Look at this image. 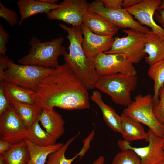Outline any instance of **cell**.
<instances>
[{
  "label": "cell",
  "mask_w": 164,
  "mask_h": 164,
  "mask_svg": "<svg viewBox=\"0 0 164 164\" xmlns=\"http://www.w3.org/2000/svg\"><path fill=\"white\" fill-rule=\"evenodd\" d=\"M87 89L68 65H58L36 86L35 105L42 110L89 108Z\"/></svg>",
  "instance_id": "obj_1"
},
{
  "label": "cell",
  "mask_w": 164,
  "mask_h": 164,
  "mask_svg": "<svg viewBox=\"0 0 164 164\" xmlns=\"http://www.w3.org/2000/svg\"><path fill=\"white\" fill-rule=\"evenodd\" d=\"M59 26L67 32L70 44L69 53L63 54L65 63L73 71L87 90L95 88L99 76L95 69L94 59L87 57L82 47L84 38L81 26L69 27L60 23Z\"/></svg>",
  "instance_id": "obj_2"
},
{
  "label": "cell",
  "mask_w": 164,
  "mask_h": 164,
  "mask_svg": "<svg viewBox=\"0 0 164 164\" xmlns=\"http://www.w3.org/2000/svg\"><path fill=\"white\" fill-rule=\"evenodd\" d=\"M55 68L29 65H18L7 56L0 55V80L34 90L45 76Z\"/></svg>",
  "instance_id": "obj_3"
},
{
  "label": "cell",
  "mask_w": 164,
  "mask_h": 164,
  "mask_svg": "<svg viewBox=\"0 0 164 164\" xmlns=\"http://www.w3.org/2000/svg\"><path fill=\"white\" fill-rule=\"evenodd\" d=\"M64 40L60 36L49 41L42 42L36 37L30 39L31 46L29 53L17 60L20 64L35 65L49 68H55L58 64L59 57L66 52L62 45Z\"/></svg>",
  "instance_id": "obj_4"
},
{
  "label": "cell",
  "mask_w": 164,
  "mask_h": 164,
  "mask_svg": "<svg viewBox=\"0 0 164 164\" xmlns=\"http://www.w3.org/2000/svg\"><path fill=\"white\" fill-rule=\"evenodd\" d=\"M137 82V75L118 73L99 76L95 88L108 95L116 104L127 107L132 101L131 92L135 89Z\"/></svg>",
  "instance_id": "obj_5"
},
{
  "label": "cell",
  "mask_w": 164,
  "mask_h": 164,
  "mask_svg": "<svg viewBox=\"0 0 164 164\" xmlns=\"http://www.w3.org/2000/svg\"><path fill=\"white\" fill-rule=\"evenodd\" d=\"M122 31L127 36L115 37L111 49L104 53H121L132 63H138L146 54L144 49L152 30L146 33L132 29H122Z\"/></svg>",
  "instance_id": "obj_6"
},
{
  "label": "cell",
  "mask_w": 164,
  "mask_h": 164,
  "mask_svg": "<svg viewBox=\"0 0 164 164\" xmlns=\"http://www.w3.org/2000/svg\"><path fill=\"white\" fill-rule=\"evenodd\" d=\"M153 97L150 94H139L123 111V114L146 125L157 136L162 138L164 125L160 123L154 114Z\"/></svg>",
  "instance_id": "obj_7"
},
{
  "label": "cell",
  "mask_w": 164,
  "mask_h": 164,
  "mask_svg": "<svg viewBox=\"0 0 164 164\" xmlns=\"http://www.w3.org/2000/svg\"><path fill=\"white\" fill-rule=\"evenodd\" d=\"M94 63L96 71L99 76L118 73L134 76L137 74L133 63L121 53H101L94 59Z\"/></svg>",
  "instance_id": "obj_8"
},
{
  "label": "cell",
  "mask_w": 164,
  "mask_h": 164,
  "mask_svg": "<svg viewBox=\"0 0 164 164\" xmlns=\"http://www.w3.org/2000/svg\"><path fill=\"white\" fill-rule=\"evenodd\" d=\"M88 11L102 16L119 28H128L146 33L150 29L142 26L134 19L133 16L125 9H110L105 8L101 0H96L88 3Z\"/></svg>",
  "instance_id": "obj_9"
},
{
  "label": "cell",
  "mask_w": 164,
  "mask_h": 164,
  "mask_svg": "<svg viewBox=\"0 0 164 164\" xmlns=\"http://www.w3.org/2000/svg\"><path fill=\"white\" fill-rule=\"evenodd\" d=\"M145 141L149 142L145 147H136L130 145L124 140H119L118 145L122 151L131 149L139 157L141 164H159L164 159V150L162 145V138L149 129Z\"/></svg>",
  "instance_id": "obj_10"
},
{
  "label": "cell",
  "mask_w": 164,
  "mask_h": 164,
  "mask_svg": "<svg viewBox=\"0 0 164 164\" xmlns=\"http://www.w3.org/2000/svg\"><path fill=\"white\" fill-rule=\"evenodd\" d=\"M58 8L46 14L51 20L62 21L72 26H81L88 11V3L85 0H64Z\"/></svg>",
  "instance_id": "obj_11"
},
{
  "label": "cell",
  "mask_w": 164,
  "mask_h": 164,
  "mask_svg": "<svg viewBox=\"0 0 164 164\" xmlns=\"http://www.w3.org/2000/svg\"><path fill=\"white\" fill-rule=\"evenodd\" d=\"M28 129L11 105L0 115V139L13 144L26 138Z\"/></svg>",
  "instance_id": "obj_12"
},
{
  "label": "cell",
  "mask_w": 164,
  "mask_h": 164,
  "mask_svg": "<svg viewBox=\"0 0 164 164\" xmlns=\"http://www.w3.org/2000/svg\"><path fill=\"white\" fill-rule=\"evenodd\" d=\"M162 0H142L138 4L125 9L133 16L141 25L148 26L154 32L164 36V30L155 22L153 16Z\"/></svg>",
  "instance_id": "obj_13"
},
{
  "label": "cell",
  "mask_w": 164,
  "mask_h": 164,
  "mask_svg": "<svg viewBox=\"0 0 164 164\" xmlns=\"http://www.w3.org/2000/svg\"><path fill=\"white\" fill-rule=\"evenodd\" d=\"M81 28L84 36L82 47L87 57L94 59L100 53L108 51L111 49L114 40L113 36L95 34L83 24Z\"/></svg>",
  "instance_id": "obj_14"
},
{
  "label": "cell",
  "mask_w": 164,
  "mask_h": 164,
  "mask_svg": "<svg viewBox=\"0 0 164 164\" xmlns=\"http://www.w3.org/2000/svg\"><path fill=\"white\" fill-rule=\"evenodd\" d=\"M83 24L93 33L101 36H113L119 29L101 15L88 11L84 16Z\"/></svg>",
  "instance_id": "obj_15"
},
{
  "label": "cell",
  "mask_w": 164,
  "mask_h": 164,
  "mask_svg": "<svg viewBox=\"0 0 164 164\" xmlns=\"http://www.w3.org/2000/svg\"><path fill=\"white\" fill-rule=\"evenodd\" d=\"M6 97L13 108L27 129L35 122L39 121L42 110L36 105H31L19 102L4 90Z\"/></svg>",
  "instance_id": "obj_16"
},
{
  "label": "cell",
  "mask_w": 164,
  "mask_h": 164,
  "mask_svg": "<svg viewBox=\"0 0 164 164\" xmlns=\"http://www.w3.org/2000/svg\"><path fill=\"white\" fill-rule=\"evenodd\" d=\"M39 120L45 131L56 140L64 133L65 121L54 108L50 111L42 110Z\"/></svg>",
  "instance_id": "obj_17"
},
{
  "label": "cell",
  "mask_w": 164,
  "mask_h": 164,
  "mask_svg": "<svg viewBox=\"0 0 164 164\" xmlns=\"http://www.w3.org/2000/svg\"><path fill=\"white\" fill-rule=\"evenodd\" d=\"M16 3L21 15L19 26H21L23 20L27 18L37 14L45 13L47 14L59 6L57 4H47L41 0H19Z\"/></svg>",
  "instance_id": "obj_18"
},
{
  "label": "cell",
  "mask_w": 164,
  "mask_h": 164,
  "mask_svg": "<svg viewBox=\"0 0 164 164\" xmlns=\"http://www.w3.org/2000/svg\"><path fill=\"white\" fill-rule=\"evenodd\" d=\"M121 116V133L124 140L130 142L145 139L147 133L142 123L122 114Z\"/></svg>",
  "instance_id": "obj_19"
},
{
  "label": "cell",
  "mask_w": 164,
  "mask_h": 164,
  "mask_svg": "<svg viewBox=\"0 0 164 164\" xmlns=\"http://www.w3.org/2000/svg\"><path fill=\"white\" fill-rule=\"evenodd\" d=\"M91 98L101 110L107 125L113 131L120 133L121 116L119 115L111 107L104 103L98 91H93Z\"/></svg>",
  "instance_id": "obj_20"
},
{
  "label": "cell",
  "mask_w": 164,
  "mask_h": 164,
  "mask_svg": "<svg viewBox=\"0 0 164 164\" xmlns=\"http://www.w3.org/2000/svg\"><path fill=\"white\" fill-rule=\"evenodd\" d=\"M144 52L148 55L145 57V62L149 66L164 59V36L152 30Z\"/></svg>",
  "instance_id": "obj_21"
},
{
  "label": "cell",
  "mask_w": 164,
  "mask_h": 164,
  "mask_svg": "<svg viewBox=\"0 0 164 164\" xmlns=\"http://www.w3.org/2000/svg\"><path fill=\"white\" fill-rule=\"evenodd\" d=\"M24 140L30 155V159L26 164H45L49 155L59 149L64 144L58 143L47 146H40L26 138Z\"/></svg>",
  "instance_id": "obj_22"
},
{
  "label": "cell",
  "mask_w": 164,
  "mask_h": 164,
  "mask_svg": "<svg viewBox=\"0 0 164 164\" xmlns=\"http://www.w3.org/2000/svg\"><path fill=\"white\" fill-rule=\"evenodd\" d=\"M0 84L4 89L16 100L31 105H35L36 94L33 90L2 81H0Z\"/></svg>",
  "instance_id": "obj_23"
},
{
  "label": "cell",
  "mask_w": 164,
  "mask_h": 164,
  "mask_svg": "<svg viewBox=\"0 0 164 164\" xmlns=\"http://www.w3.org/2000/svg\"><path fill=\"white\" fill-rule=\"evenodd\" d=\"M4 155L6 164H26L30 158L24 140L14 144Z\"/></svg>",
  "instance_id": "obj_24"
},
{
  "label": "cell",
  "mask_w": 164,
  "mask_h": 164,
  "mask_svg": "<svg viewBox=\"0 0 164 164\" xmlns=\"http://www.w3.org/2000/svg\"><path fill=\"white\" fill-rule=\"evenodd\" d=\"M39 121H37L35 122L28 129L26 138L40 146H47L56 143L57 140L41 128Z\"/></svg>",
  "instance_id": "obj_25"
},
{
  "label": "cell",
  "mask_w": 164,
  "mask_h": 164,
  "mask_svg": "<svg viewBox=\"0 0 164 164\" xmlns=\"http://www.w3.org/2000/svg\"><path fill=\"white\" fill-rule=\"evenodd\" d=\"M148 74L154 82L152 97L154 105H155L159 102V91L164 84V59L150 66Z\"/></svg>",
  "instance_id": "obj_26"
},
{
  "label": "cell",
  "mask_w": 164,
  "mask_h": 164,
  "mask_svg": "<svg viewBox=\"0 0 164 164\" xmlns=\"http://www.w3.org/2000/svg\"><path fill=\"white\" fill-rule=\"evenodd\" d=\"M80 132L67 141L63 146L57 150L50 154L45 164H72L78 156L76 155L73 157L67 159L65 152L70 144L79 135Z\"/></svg>",
  "instance_id": "obj_27"
},
{
  "label": "cell",
  "mask_w": 164,
  "mask_h": 164,
  "mask_svg": "<svg viewBox=\"0 0 164 164\" xmlns=\"http://www.w3.org/2000/svg\"><path fill=\"white\" fill-rule=\"evenodd\" d=\"M111 164H141L139 156L132 149H128L118 153Z\"/></svg>",
  "instance_id": "obj_28"
},
{
  "label": "cell",
  "mask_w": 164,
  "mask_h": 164,
  "mask_svg": "<svg viewBox=\"0 0 164 164\" xmlns=\"http://www.w3.org/2000/svg\"><path fill=\"white\" fill-rule=\"evenodd\" d=\"M159 98L158 104L154 105L153 111L158 121L164 125V84L159 91Z\"/></svg>",
  "instance_id": "obj_29"
},
{
  "label": "cell",
  "mask_w": 164,
  "mask_h": 164,
  "mask_svg": "<svg viewBox=\"0 0 164 164\" xmlns=\"http://www.w3.org/2000/svg\"><path fill=\"white\" fill-rule=\"evenodd\" d=\"M0 17L11 26L16 24L18 19V15L15 11L5 7L0 1Z\"/></svg>",
  "instance_id": "obj_30"
},
{
  "label": "cell",
  "mask_w": 164,
  "mask_h": 164,
  "mask_svg": "<svg viewBox=\"0 0 164 164\" xmlns=\"http://www.w3.org/2000/svg\"><path fill=\"white\" fill-rule=\"evenodd\" d=\"M9 38L7 31L4 28L1 24H0V54L5 56L7 51L5 47Z\"/></svg>",
  "instance_id": "obj_31"
},
{
  "label": "cell",
  "mask_w": 164,
  "mask_h": 164,
  "mask_svg": "<svg viewBox=\"0 0 164 164\" xmlns=\"http://www.w3.org/2000/svg\"><path fill=\"white\" fill-rule=\"evenodd\" d=\"M95 134L94 129L89 135L83 141V145L82 148L79 152L76 154L77 156H80V159L84 155L89 148L90 142L93 139Z\"/></svg>",
  "instance_id": "obj_32"
},
{
  "label": "cell",
  "mask_w": 164,
  "mask_h": 164,
  "mask_svg": "<svg viewBox=\"0 0 164 164\" xmlns=\"http://www.w3.org/2000/svg\"><path fill=\"white\" fill-rule=\"evenodd\" d=\"M10 106L5 94L3 86L0 84V115L5 111Z\"/></svg>",
  "instance_id": "obj_33"
},
{
  "label": "cell",
  "mask_w": 164,
  "mask_h": 164,
  "mask_svg": "<svg viewBox=\"0 0 164 164\" xmlns=\"http://www.w3.org/2000/svg\"><path fill=\"white\" fill-rule=\"evenodd\" d=\"M104 7L110 9H117L122 8V0H101Z\"/></svg>",
  "instance_id": "obj_34"
},
{
  "label": "cell",
  "mask_w": 164,
  "mask_h": 164,
  "mask_svg": "<svg viewBox=\"0 0 164 164\" xmlns=\"http://www.w3.org/2000/svg\"><path fill=\"white\" fill-rule=\"evenodd\" d=\"M14 145L9 141L0 139V154L4 155Z\"/></svg>",
  "instance_id": "obj_35"
},
{
  "label": "cell",
  "mask_w": 164,
  "mask_h": 164,
  "mask_svg": "<svg viewBox=\"0 0 164 164\" xmlns=\"http://www.w3.org/2000/svg\"><path fill=\"white\" fill-rule=\"evenodd\" d=\"M154 17L161 25V27L164 30V8L157 9L155 11Z\"/></svg>",
  "instance_id": "obj_36"
},
{
  "label": "cell",
  "mask_w": 164,
  "mask_h": 164,
  "mask_svg": "<svg viewBox=\"0 0 164 164\" xmlns=\"http://www.w3.org/2000/svg\"><path fill=\"white\" fill-rule=\"evenodd\" d=\"M142 0H124L122 4V7L124 9L129 8L138 4Z\"/></svg>",
  "instance_id": "obj_37"
},
{
  "label": "cell",
  "mask_w": 164,
  "mask_h": 164,
  "mask_svg": "<svg viewBox=\"0 0 164 164\" xmlns=\"http://www.w3.org/2000/svg\"><path fill=\"white\" fill-rule=\"evenodd\" d=\"M104 157L101 155L92 164H104Z\"/></svg>",
  "instance_id": "obj_38"
},
{
  "label": "cell",
  "mask_w": 164,
  "mask_h": 164,
  "mask_svg": "<svg viewBox=\"0 0 164 164\" xmlns=\"http://www.w3.org/2000/svg\"><path fill=\"white\" fill-rule=\"evenodd\" d=\"M42 2L49 4H55L58 0H41Z\"/></svg>",
  "instance_id": "obj_39"
},
{
  "label": "cell",
  "mask_w": 164,
  "mask_h": 164,
  "mask_svg": "<svg viewBox=\"0 0 164 164\" xmlns=\"http://www.w3.org/2000/svg\"><path fill=\"white\" fill-rule=\"evenodd\" d=\"M0 164H6L5 158L3 155L0 154Z\"/></svg>",
  "instance_id": "obj_40"
},
{
  "label": "cell",
  "mask_w": 164,
  "mask_h": 164,
  "mask_svg": "<svg viewBox=\"0 0 164 164\" xmlns=\"http://www.w3.org/2000/svg\"><path fill=\"white\" fill-rule=\"evenodd\" d=\"M164 8V0H162V3L161 5L157 9H162Z\"/></svg>",
  "instance_id": "obj_41"
},
{
  "label": "cell",
  "mask_w": 164,
  "mask_h": 164,
  "mask_svg": "<svg viewBox=\"0 0 164 164\" xmlns=\"http://www.w3.org/2000/svg\"><path fill=\"white\" fill-rule=\"evenodd\" d=\"M162 142H163V143L164 142V132H163V136L162 137Z\"/></svg>",
  "instance_id": "obj_42"
},
{
  "label": "cell",
  "mask_w": 164,
  "mask_h": 164,
  "mask_svg": "<svg viewBox=\"0 0 164 164\" xmlns=\"http://www.w3.org/2000/svg\"><path fill=\"white\" fill-rule=\"evenodd\" d=\"M162 149L164 150V142L162 143Z\"/></svg>",
  "instance_id": "obj_43"
},
{
  "label": "cell",
  "mask_w": 164,
  "mask_h": 164,
  "mask_svg": "<svg viewBox=\"0 0 164 164\" xmlns=\"http://www.w3.org/2000/svg\"><path fill=\"white\" fill-rule=\"evenodd\" d=\"M159 164H164V159Z\"/></svg>",
  "instance_id": "obj_44"
}]
</instances>
